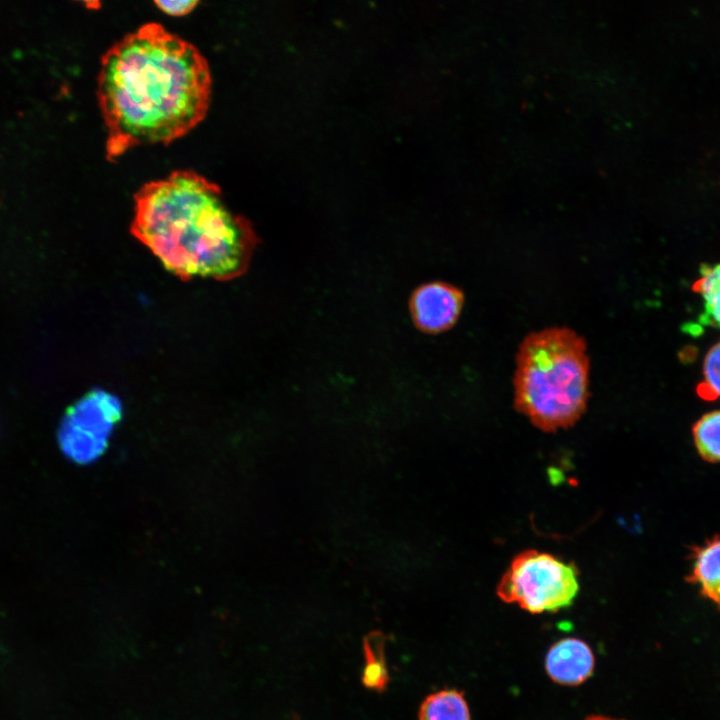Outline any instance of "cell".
I'll return each mask as SVG.
<instances>
[{
	"instance_id": "6da1fadb",
	"label": "cell",
	"mask_w": 720,
	"mask_h": 720,
	"mask_svg": "<svg viewBox=\"0 0 720 720\" xmlns=\"http://www.w3.org/2000/svg\"><path fill=\"white\" fill-rule=\"evenodd\" d=\"M211 90L209 64L192 43L156 22L123 36L97 77L107 160L186 135L205 118Z\"/></svg>"
},
{
	"instance_id": "7a4b0ae2",
	"label": "cell",
	"mask_w": 720,
	"mask_h": 720,
	"mask_svg": "<svg viewBox=\"0 0 720 720\" xmlns=\"http://www.w3.org/2000/svg\"><path fill=\"white\" fill-rule=\"evenodd\" d=\"M132 235L182 280L229 281L248 269L259 239L220 187L193 170H175L134 194Z\"/></svg>"
},
{
	"instance_id": "3957f363",
	"label": "cell",
	"mask_w": 720,
	"mask_h": 720,
	"mask_svg": "<svg viewBox=\"0 0 720 720\" xmlns=\"http://www.w3.org/2000/svg\"><path fill=\"white\" fill-rule=\"evenodd\" d=\"M586 348L584 338L565 327L533 332L520 344L514 405L537 428L566 429L583 415L589 397Z\"/></svg>"
},
{
	"instance_id": "277c9868",
	"label": "cell",
	"mask_w": 720,
	"mask_h": 720,
	"mask_svg": "<svg viewBox=\"0 0 720 720\" xmlns=\"http://www.w3.org/2000/svg\"><path fill=\"white\" fill-rule=\"evenodd\" d=\"M577 567L538 550L517 554L501 577L497 596L532 613L569 607L579 592Z\"/></svg>"
},
{
	"instance_id": "5b68a950",
	"label": "cell",
	"mask_w": 720,
	"mask_h": 720,
	"mask_svg": "<svg viewBox=\"0 0 720 720\" xmlns=\"http://www.w3.org/2000/svg\"><path fill=\"white\" fill-rule=\"evenodd\" d=\"M122 416L120 400L112 393L93 389L65 412L58 429L64 455L78 464L95 461L107 447Z\"/></svg>"
},
{
	"instance_id": "8992f818",
	"label": "cell",
	"mask_w": 720,
	"mask_h": 720,
	"mask_svg": "<svg viewBox=\"0 0 720 720\" xmlns=\"http://www.w3.org/2000/svg\"><path fill=\"white\" fill-rule=\"evenodd\" d=\"M463 303L464 294L458 287L443 281H432L412 292L409 310L417 329L427 334H438L455 325Z\"/></svg>"
},
{
	"instance_id": "52a82bcc",
	"label": "cell",
	"mask_w": 720,
	"mask_h": 720,
	"mask_svg": "<svg viewBox=\"0 0 720 720\" xmlns=\"http://www.w3.org/2000/svg\"><path fill=\"white\" fill-rule=\"evenodd\" d=\"M595 658L583 640L567 637L555 642L545 657V670L550 679L565 686H577L594 671Z\"/></svg>"
},
{
	"instance_id": "ba28073f",
	"label": "cell",
	"mask_w": 720,
	"mask_h": 720,
	"mask_svg": "<svg viewBox=\"0 0 720 720\" xmlns=\"http://www.w3.org/2000/svg\"><path fill=\"white\" fill-rule=\"evenodd\" d=\"M690 560L691 569L686 581L696 585L699 593L720 612V535L693 546Z\"/></svg>"
},
{
	"instance_id": "9c48e42d",
	"label": "cell",
	"mask_w": 720,
	"mask_h": 720,
	"mask_svg": "<svg viewBox=\"0 0 720 720\" xmlns=\"http://www.w3.org/2000/svg\"><path fill=\"white\" fill-rule=\"evenodd\" d=\"M419 720H470V712L462 692L445 689L425 698Z\"/></svg>"
},
{
	"instance_id": "30bf717a",
	"label": "cell",
	"mask_w": 720,
	"mask_h": 720,
	"mask_svg": "<svg viewBox=\"0 0 720 720\" xmlns=\"http://www.w3.org/2000/svg\"><path fill=\"white\" fill-rule=\"evenodd\" d=\"M692 290L703 299L701 322L720 328V263L701 265L700 277L693 283Z\"/></svg>"
},
{
	"instance_id": "8fae6325",
	"label": "cell",
	"mask_w": 720,
	"mask_h": 720,
	"mask_svg": "<svg viewBox=\"0 0 720 720\" xmlns=\"http://www.w3.org/2000/svg\"><path fill=\"white\" fill-rule=\"evenodd\" d=\"M384 636L380 632L368 634L363 642L365 666L362 682L373 690H383L389 681L388 671L384 660Z\"/></svg>"
},
{
	"instance_id": "7c38bea8",
	"label": "cell",
	"mask_w": 720,
	"mask_h": 720,
	"mask_svg": "<svg viewBox=\"0 0 720 720\" xmlns=\"http://www.w3.org/2000/svg\"><path fill=\"white\" fill-rule=\"evenodd\" d=\"M698 455L708 463L720 462V410L702 415L692 426Z\"/></svg>"
},
{
	"instance_id": "4fadbf2b",
	"label": "cell",
	"mask_w": 720,
	"mask_h": 720,
	"mask_svg": "<svg viewBox=\"0 0 720 720\" xmlns=\"http://www.w3.org/2000/svg\"><path fill=\"white\" fill-rule=\"evenodd\" d=\"M704 379L696 388L698 396L705 401L720 398V342L707 352L703 363Z\"/></svg>"
},
{
	"instance_id": "5bb4252c",
	"label": "cell",
	"mask_w": 720,
	"mask_h": 720,
	"mask_svg": "<svg viewBox=\"0 0 720 720\" xmlns=\"http://www.w3.org/2000/svg\"><path fill=\"white\" fill-rule=\"evenodd\" d=\"M197 0L154 1V4L170 16H183L189 14L198 5Z\"/></svg>"
},
{
	"instance_id": "9a60e30c",
	"label": "cell",
	"mask_w": 720,
	"mask_h": 720,
	"mask_svg": "<svg viewBox=\"0 0 720 720\" xmlns=\"http://www.w3.org/2000/svg\"><path fill=\"white\" fill-rule=\"evenodd\" d=\"M584 720H625V719H615L603 715H590L586 717Z\"/></svg>"
}]
</instances>
